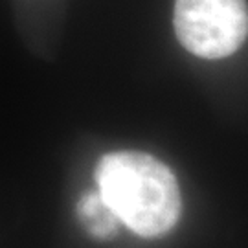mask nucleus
<instances>
[{"label":"nucleus","instance_id":"obj_1","mask_svg":"<svg viewBox=\"0 0 248 248\" xmlns=\"http://www.w3.org/2000/svg\"><path fill=\"white\" fill-rule=\"evenodd\" d=\"M98 191L127 228L142 237H160L180 219L182 197L173 171L140 151H116L96 168Z\"/></svg>","mask_w":248,"mask_h":248},{"label":"nucleus","instance_id":"obj_2","mask_svg":"<svg viewBox=\"0 0 248 248\" xmlns=\"http://www.w3.org/2000/svg\"><path fill=\"white\" fill-rule=\"evenodd\" d=\"M173 26L178 43L202 59H222L248 35L247 0H175Z\"/></svg>","mask_w":248,"mask_h":248},{"label":"nucleus","instance_id":"obj_3","mask_svg":"<svg viewBox=\"0 0 248 248\" xmlns=\"http://www.w3.org/2000/svg\"><path fill=\"white\" fill-rule=\"evenodd\" d=\"M78 215L87 232L96 239L112 237L120 224V219L107 206L103 197L99 195V191L98 193L92 191V193L81 197L79 204H78Z\"/></svg>","mask_w":248,"mask_h":248}]
</instances>
